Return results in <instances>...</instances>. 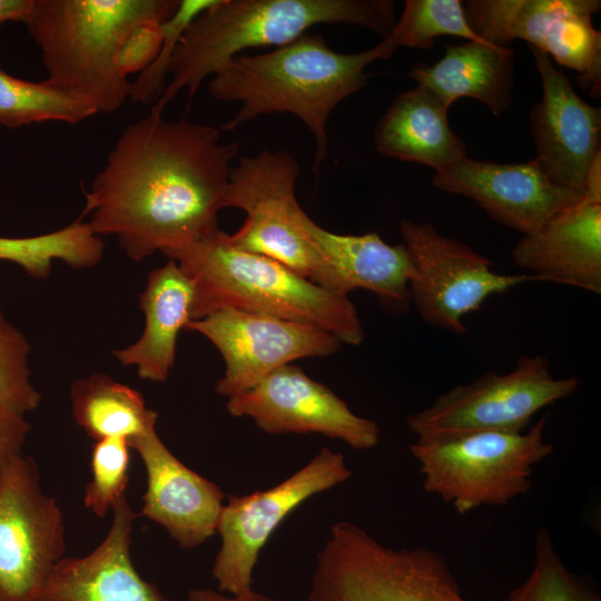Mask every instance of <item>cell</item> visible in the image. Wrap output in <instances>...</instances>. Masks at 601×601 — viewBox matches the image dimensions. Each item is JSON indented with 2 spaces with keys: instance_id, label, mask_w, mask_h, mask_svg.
<instances>
[{
  "instance_id": "6da1fadb",
  "label": "cell",
  "mask_w": 601,
  "mask_h": 601,
  "mask_svg": "<svg viewBox=\"0 0 601 601\" xmlns=\"http://www.w3.org/2000/svg\"><path fill=\"white\" fill-rule=\"evenodd\" d=\"M221 130L149 112L127 126L83 191L95 234L112 235L132 260L199 240L217 229L238 142Z\"/></svg>"
},
{
  "instance_id": "7a4b0ae2",
  "label": "cell",
  "mask_w": 601,
  "mask_h": 601,
  "mask_svg": "<svg viewBox=\"0 0 601 601\" xmlns=\"http://www.w3.org/2000/svg\"><path fill=\"white\" fill-rule=\"evenodd\" d=\"M385 58L380 43L365 51L342 53L333 50L323 36L309 33L265 53L239 55L209 80L214 99L240 104L220 130H234L263 115L292 114L315 138L317 170L328 154L332 111L366 86V66Z\"/></svg>"
},
{
  "instance_id": "3957f363",
  "label": "cell",
  "mask_w": 601,
  "mask_h": 601,
  "mask_svg": "<svg viewBox=\"0 0 601 601\" xmlns=\"http://www.w3.org/2000/svg\"><path fill=\"white\" fill-rule=\"evenodd\" d=\"M162 254L193 283L190 321L233 308L311 324L342 344L364 339L348 296L333 294L275 259L236 248L220 228Z\"/></svg>"
},
{
  "instance_id": "277c9868",
  "label": "cell",
  "mask_w": 601,
  "mask_h": 601,
  "mask_svg": "<svg viewBox=\"0 0 601 601\" xmlns=\"http://www.w3.org/2000/svg\"><path fill=\"white\" fill-rule=\"evenodd\" d=\"M345 23L386 37L396 23L388 0H217L181 36L170 80L151 112L162 114L184 88L194 97L201 82L242 51L287 45L317 24Z\"/></svg>"
},
{
  "instance_id": "5b68a950",
  "label": "cell",
  "mask_w": 601,
  "mask_h": 601,
  "mask_svg": "<svg viewBox=\"0 0 601 601\" xmlns=\"http://www.w3.org/2000/svg\"><path fill=\"white\" fill-rule=\"evenodd\" d=\"M180 0H32L27 24L52 86L112 114L130 97L116 65L118 50L139 24L162 23Z\"/></svg>"
},
{
  "instance_id": "8992f818",
  "label": "cell",
  "mask_w": 601,
  "mask_h": 601,
  "mask_svg": "<svg viewBox=\"0 0 601 601\" xmlns=\"http://www.w3.org/2000/svg\"><path fill=\"white\" fill-rule=\"evenodd\" d=\"M545 428L544 416L526 432L423 436L408 450L420 465L424 491L465 514L484 505H506L531 489L533 466L553 452Z\"/></svg>"
},
{
  "instance_id": "52a82bcc",
  "label": "cell",
  "mask_w": 601,
  "mask_h": 601,
  "mask_svg": "<svg viewBox=\"0 0 601 601\" xmlns=\"http://www.w3.org/2000/svg\"><path fill=\"white\" fill-rule=\"evenodd\" d=\"M307 601H469L435 551L392 548L349 521L334 523L315 559Z\"/></svg>"
},
{
  "instance_id": "ba28073f",
  "label": "cell",
  "mask_w": 601,
  "mask_h": 601,
  "mask_svg": "<svg viewBox=\"0 0 601 601\" xmlns=\"http://www.w3.org/2000/svg\"><path fill=\"white\" fill-rule=\"evenodd\" d=\"M298 174L296 159L284 150L240 158L230 169L224 208H239L246 218L227 238L236 248L275 259L313 282L321 258L307 235L309 217L296 198Z\"/></svg>"
},
{
  "instance_id": "9c48e42d",
  "label": "cell",
  "mask_w": 601,
  "mask_h": 601,
  "mask_svg": "<svg viewBox=\"0 0 601 601\" xmlns=\"http://www.w3.org/2000/svg\"><path fill=\"white\" fill-rule=\"evenodd\" d=\"M578 377H554L544 355H522L506 374L487 372L454 386L411 414L406 426L417 437L469 432H523L533 415L578 391Z\"/></svg>"
},
{
  "instance_id": "30bf717a",
  "label": "cell",
  "mask_w": 601,
  "mask_h": 601,
  "mask_svg": "<svg viewBox=\"0 0 601 601\" xmlns=\"http://www.w3.org/2000/svg\"><path fill=\"white\" fill-rule=\"evenodd\" d=\"M66 526L58 501L23 453L0 460V601H38L65 558Z\"/></svg>"
},
{
  "instance_id": "8fae6325",
  "label": "cell",
  "mask_w": 601,
  "mask_h": 601,
  "mask_svg": "<svg viewBox=\"0 0 601 601\" xmlns=\"http://www.w3.org/2000/svg\"><path fill=\"white\" fill-rule=\"evenodd\" d=\"M351 476L344 454L325 446L276 485L229 495L217 526L220 546L211 566L216 589L226 594L253 589L259 554L283 521L308 499Z\"/></svg>"
},
{
  "instance_id": "7c38bea8",
  "label": "cell",
  "mask_w": 601,
  "mask_h": 601,
  "mask_svg": "<svg viewBox=\"0 0 601 601\" xmlns=\"http://www.w3.org/2000/svg\"><path fill=\"white\" fill-rule=\"evenodd\" d=\"M400 233L411 263L410 299L434 328L462 335L466 333L464 316L477 311L487 297L541 282L526 273L495 272L489 258L428 223L402 220Z\"/></svg>"
},
{
  "instance_id": "4fadbf2b",
  "label": "cell",
  "mask_w": 601,
  "mask_h": 601,
  "mask_svg": "<svg viewBox=\"0 0 601 601\" xmlns=\"http://www.w3.org/2000/svg\"><path fill=\"white\" fill-rule=\"evenodd\" d=\"M473 32L483 41L508 47L524 40L575 70L580 87L601 93V33L592 24L600 0H469L463 4Z\"/></svg>"
},
{
  "instance_id": "5bb4252c",
  "label": "cell",
  "mask_w": 601,
  "mask_h": 601,
  "mask_svg": "<svg viewBox=\"0 0 601 601\" xmlns=\"http://www.w3.org/2000/svg\"><path fill=\"white\" fill-rule=\"evenodd\" d=\"M185 329L208 338L225 361L216 392L243 393L277 368L305 357L328 356L342 342L311 324L240 309H219L189 321Z\"/></svg>"
},
{
  "instance_id": "9a60e30c",
  "label": "cell",
  "mask_w": 601,
  "mask_h": 601,
  "mask_svg": "<svg viewBox=\"0 0 601 601\" xmlns=\"http://www.w3.org/2000/svg\"><path fill=\"white\" fill-rule=\"evenodd\" d=\"M235 417H249L266 434H322L355 450L380 441L378 425L349 408L328 386L293 364L277 368L226 402Z\"/></svg>"
},
{
  "instance_id": "2e32d148",
  "label": "cell",
  "mask_w": 601,
  "mask_h": 601,
  "mask_svg": "<svg viewBox=\"0 0 601 601\" xmlns=\"http://www.w3.org/2000/svg\"><path fill=\"white\" fill-rule=\"evenodd\" d=\"M542 83V97L530 111L533 158L556 186L578 195L601 157V109L583 100L550 57L530 47Z\"/></svg>"
},
{
  "instance_id": "e0dca14e",
  "label": "cell",
  "mask_w": 601,
  "mask_h": 601,
  "mask_svg": "<svg viewBox=\"0 0 601 601\" xmlns=\"http://www.w3.org/2000/svg\"><path fill=\"white\" fill-rule=\"evenodd\" d=\"M432 185L471 198L493 220L523 235L539 230L582 196L553 184L534 159L497 164L465 156L435 171Z\"/></svg>"
},
{
  "instance_id": "ac0fdd59",
  "label": "cell",
  "mask_w": 601,
  "mask_h": 601,
  "mask_svg": "<svg viewBox=\"0 0 601 601\" xmlns=\"http://www.w3.org/2000/svg\"><path fill=\"white\" fill-rule=\"evenodd\" d=\"M514 264L541 282L601 293V157L584 194L512 249Z\"/></svg>"
},
{
  "instance_id": "d6986e66",
  "label": "cell",
  "mask_w": 601,
  "mask_h": 601,
  "mask_svg": "<svg viewBox=\"0 0 601 601\" xmlns=\"http://www.w3.org/2000/svg\"><path fill=\"white\" fill-rule=\"evenodd\" d=\"M145 466L140 514L191 550L217 533L226 495L215 482L185 465L161 441L156 426L128 442Z\"/></svg>"
},
{
  "instance_id": "ffe728a7",
  "label": "cell",
  "mask_w": 601,
  "mask_h": 601,
  "mask_svg": "<svg viewBox=\"0 0 601 601\" xmlns=\"http://www.w3.org/2000/svg\"><path fill=\"white\" fill-rule=\"evenodd\" d=\"M111 512V525L102 541L83 556L62 558L38 601H171L132 563L131 540L138 514L127 497Z\"/></svg>"
},
{
  "instance_id": "44dd1931",
  "label": "cell",
  "mask_w": 601,
  "mask_h": 601,
  "mask_svg": "<svg viewBox=\"0 0 601 601\" xmlns=\"http://www.w3.org/2000/svg\"><path fill=\"white\" fill-rule=\"evenodd\" d=\"M308 238L321 258L313 283L341 296L356 289L373 293L391 312L410 307L411 263L403 243L390 245L378 234L341 235L308 218Z\"/></svg>"
},
{
  "instance_id": "7402d4cb",
  "label": "cell",
  "mask_w": 601,
  "mask_h": 601,
  "mask_svg": "<svg viewBox=\"0 0 601 601\" xmlns=\"http://www.w3.org/2000/svg\"><path fill=\"white\" fill-rule=\"evenodd\" d=\"M449 108L427 88L398 93L380 118L376 151L390 158L441 170L466 156V146L447 118Z\"/></svg>"
},
{
  "instance_id": "603a6c76",
  "label": "cell",
  "mask_w": 601,
  "mask_h": 601,
  "mask_svg": "<svg viewBox=\"0 0 601 601\" xmlns=\"http://www.w3.org/2000/svg\"><path fill=\"white\" fill-rule=\"evenodd\" d=\"M193 300V283L175 260L151 270L140 294L142 334L134 344L114 352L118 362L136 367L142 380L165 382L175 364L178 334L190 321Z\"/></svg>"
},
{
  "instance_id": "cb8c5ba5",
  "label": "cell",
  "mask_w": 601,
  "mask_h": 601,
  "mask_svg": "<svg viewBox=\"0 0 601 601\" xmlns=\"http://www.w3.org/2000/svg\"><path fill=\"white\" fill-rule=\"evenodd\" d=\"M515 52L483 41L446 45L434 65L417 63L410 77L431 90L445 107L462 97L483 102L494 116L512 105Z\"/></svg>"
},
{
  "instance_id": "d4e9b609",
  "label": "cell",
  "mask_w": 601,
  "mask_h": 601,
  "mask_svg": "<svg viewBox=\"0 0 601 601\" xmlns=\"http://www.w3.org/2000/svg\"><path fill=\"white\" fill-rule=\"evenodd\" d=\"M72 415L93 441L124 437L128 442L156 426L158 414L144 396L104 373L73 382L70 388Z\"/></svg>"
},
{
  "instance_id": "484cf974",
  "label": "cell",
  "mask_w": 601,
  "mask_h": 601,
  "mask_svg": "<svg viewBox=\"0 0 601 601\" xmlns=\"http://www.w3.org/2000/svg\"><path fill=\"white\" fill-rule=\"evenodd\" d=\"M104 250L101 237L81 218L43 235L0 236V260L12 262L36 278H47L55 260L75 269L93 267L101 260Z\"/></svg>"
},
{
  "instance_id": "4316f807",
  "label": "cell",
  "mask_w": 601,
  "mask_h": 601,
  "mask_svg": "<svg viewBox=\"0 0 601 601\" xmlns=\"http://www.w3.org/2000/svg\"><path fill=\"white\" fill-rule=\"evenodd\" d=\"M88 101L52 86L47 80L18 79L0 69V124L18 128L36 122L79 124L96 115Z\"/></svg>"
},
{
  "instance_id": "83f0119b",
  "label": "cell",
  "mask_w": 601,
  "mask_h": 601,
  "mask_svg": "<svg viewBox=\"0 0 601 601\" xmlns=\"http://www.w3.org/2000/svg\"><path fill=\"white\" fill-rule=\"evenodd\" d=\"M440 36L483 41L470 28L460 0H407L401 18L380 43L391 57L398 47L430 50Z\"/></svg>"
},
{
  "instance_id": "f1b7e54d",
  "label": "cell",
  "mask_w": 601,
  "mask_h": 601,
  "mask_svg": "<svg viewBox=\"0 0 601 601\" xmlns=\"http://www.w3.org/2000/svg\"><path fill=\"white\" fill-rule=\"evenodd\" d=\"M506 601H601L588 580L572 573L559 556L545 528L534 538V562Z\"/></svg>"
},
{
  "instance_id": "f546056e",
  "label": "cell",
  "mask_w": 601,
  "mask_h": 601,
  "mask_svg": "<svg viewBox=\"0 0 601 601\" xmlns=\"http://www.w3.org/2000/svg\"><path fill=\"white\" fill-rule=\"evenodd\" d=\"M130 446L124 437L95 441L91 449V479L83 493V504L104 518L126 496L129 482Z\"/></svg>"
},
{
  "instance_id": "4dcf8cb0",
  "label": "cell",
  "mask_w": 601,
  "mask_h": 601,
  "mask_svg": "<svg viewBox=\"0 0 601 601\" xmlns=\"http://www.w3.org/2000/svg\"><path fill=\"white\" fill-rule=\"evenodd\" d=\"M29 352L26 337L0 313V404L22 415L41 402L30 381Z\"/></svg>"
},
{
  "instance_id": "1f68e13d",
  "label": "cell",
  "mask_w": 601,
  "mask_h": 601,
  "mask_svg": "<svg viewBox=\"0 0 601 601\" xmlns=\"http://www.w3.org/2000/svg\"><path fill=\"white\" fill-rule=\"evenodd\" d=\"M217 0H180L177 10L161 23L162 42L154 62L130 82V98L156 102L166 88V77L178 42L189 24Z\"/></svg>"
},
{
  "instance_id": "d6a6232c",
  "label": "cell",
  "mask_w": 601,
  "mask_h": 601,
  "mask_svg": "<svg viewBox=\"0 0 601 601\" xmlns=\"http://www.w3.org/2000/svg\"><path fill=\"white\" fill-rule=\"evenodd\" d=\"M162 42L161 23L147 22L134 28L122 41L116 65L124 77L142 72L156 59Z\"/></svg>"
},
{
  "instance_id": "836d02e7",
  "label": "cell",
  "mask_w": 601,
  "mask_h": 601,
  "mask_svg": "<svg viewBox=\"0 0 601 601\" xmlns=\"http://www.w3.org/2000/svg\"><path fill=\"white\" fill-rule=\"evenodd\" d=\"M30 430L22 414L0 404V460L21 454Z\"/></svg>"
},
{
  "instance_id": "e575fe53",
  "label": "cell",
  "mask_w": 601,
  "mask_h": 601,
  "mask_svg": "<svg viewBox=\"0 0 601 601\" xmlns=\"http://www.w3.org/2000/svg\"><path fill=\"white\" fill-rule=\"evenodd\" d=\"M187 601H279L254 589L239 594H226L217 589L197 588L188 592Z\"/></svg>"
},
{
  "instance_id": "d590c367",
  "label": "cell",
  "mask_w": 601,
  "mask_h": 601,
  "mask_svg": "<svg viewBox=\"0 0 601 601\" xmlns=\"http://www.w3.org/2000/svg\"><path fill=\"white\" fill-rule=\"evenodd\" d=\"M32 0H0V24L7 21L26 22Z\"/></svg>"
}]
</instances>
